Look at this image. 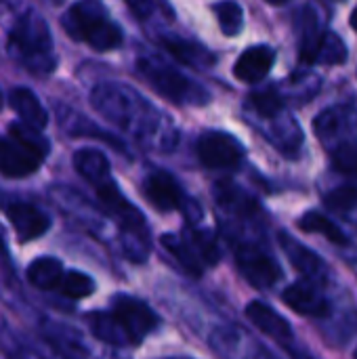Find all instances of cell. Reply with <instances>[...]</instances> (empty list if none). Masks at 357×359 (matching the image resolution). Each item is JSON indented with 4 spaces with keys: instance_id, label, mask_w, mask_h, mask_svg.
<instances>
[{
    "instance_id": "cell-30",
    "label": "cell",
    "mask_w": 357,
    "mask_h": 359,
    "mask_svg": "<svg viewBox=\"0 0 357 359\" xmlns=\"http://www.w3.org/2000/svg\"><path fill=\"white\" fill-rule=\"evenodd\" d=\"M126 2H128V6H130L137 15H141V17H147V15H149L151 0H126Z\"/></svg>"
},
{
    "instance_id": "cell-31",
    "label": "cell",
    "mask_w": 357,
    "mask_h": 359,
    "mask_svg": "<svg viewBox=\"0 0 357 359\" xmlns=\"http://www.w3.org/2000/svg\"><path fill=\"white\" fill-rule=\"evenodd\" d=\"M351 27L357 32V8L351 13Z\"/></svg>"
},
{
    "instance_id": "cell-2",
    "label": "cell",
    "mask_w": 357,
    "mask_h": 359,
    "mask_svg": "<svg viewBox=\"0 0 357 359\" xmlns=\"http://www.w3.org/2000/svg\"><path fill=\"white\" fill-rule=\"evenodd\" d=\"M50 143L38 128L15 122L6 137H0V175L6 179H25L46 160Z\"/></svg>"
},
{
    "instance_id": "cell-29",
    "label": "cell",
    "mask_w": 357,
    "mask_h": 359,
    "mask_svg": "<svg viewBox=\"0 0 357 359\" xmlns=\"http://www.w3.org/2000/svg\"><path fill=\"white\" fill-rule=\"evenodd\" d=\"M345 57H347L345 42L341 38H337L335 34L326 32V38L322 42V50H320V59L318 61H324V63H343Z\"/></svg>"
},
{
    "instance_id": "cell-7",
    "label": "cell",
    "mask_w": 357,
    "mask_h": 359,
    "mask_svg": "<svg viewBox=\"0 0 357 359\" xmlns=\"http://www.w3.org/2000/svg\"><path fill=\"white\" fill-rule=\"evenodd\" d=\"M112 313L126 328L135 345H139L145 337H149L158 328L156 313L143 301L128 294H116L112 299Z\"/></svg>"
},
{
    "instance_id": "cell-16",
    "label": "cell",
    "mask_w": 357,
    "mask_h": 359,
    "mask_svg": "<svg viewBox=\"0 0 357 359\" xmlns=\"http://www.w3.org/2000/svg\"><path fill=\"white\" fill-rule=\"evenodd\" d=\"M11 107L15 109V114L21 118L23 124L34 126L38 130H42L48 124V114L42 107L40 99L29 90V88H13L11 97H8Z\"/></svg>"
},
{
    "instance_id": "cell-8",
    "label": "cell",
    "mask_w": 357,
    "mask_h": 359,
    "mask_svg": "<svg viewBox=\"0 0 357 359\" xmlns=\"http://www.w3.org/2000/svg\"><path fill=\"white\" fill-rule=\"evenodd\" d=\"M97 198L101 202V206L120 223V227L124 229V233H141L145 231V219L143 215L122 196V191L118 189V185L114 183V179H105L99 185H95Z\"/></svg>"
},
{
    "instance_id": "cell-15",
    "label": "cell",
    "mask_w": 357,
    "mask_h": 359,
    "mask_svg": "<svg viewBox=\"0 0 357 359\" xmlns=\"http://www.w3.org/2000/svg\"><path fill=\"white\" fill-rule=\"evenodd\" d=\"M160 44L181 63L185 65H191V67H210L215 63V55L194 42V40H185V38H179V36H162L160 38Z\"/></svg>"
},
{
    "instance_id": "cell-10",
    "label": "cell",
    "mask_w": 357,
    "mask_h": 359,
    "mask_svg": "<svg viewBox=\"0 0 357 359\" xmlns=\"http://www.w3.org/2000/svg\"><path fill=\"white\" fill-rule=\"evenodd\" d=\"M143 196L160 212L177 210V208H181L185 204V198H183V191H181L179 183L164 170H154L151 175L145 177Z\"/></svg>"
},
{
    "instance_id": "cell-19",
    "label": "cell",
    "mask_w": 357,
    "mask_h": 359,
    "mask_svg": "<svg viewBox=\"0 0 357 359\" xmlns=\"http://www.w3.org/2000/svg\"><path fill=\"white\" fill-rule=\"evenodd\" d=\"M162 246L179 261V265L194 278H200L204 271V263L200 259V255L196 252V248L191 246V242L187 238H181L177 233H164L160 238Z\"/></svg>"
},
{
    "instance_id": "cell-1",
    "label": "cell",
    "mask_w": 357,
    "mask_h": 359,
    "mask_svg": "<svg viewBox=\"0 0 357 359\" xmlns=\"http://www.w3.org/2000/svg\"><path fill=\"white\" fill-rule=\"evenodd\" d=\"M8 55L36 74H48L55 69L53 38L46 21L36 11L19 15L6 34Z\"/></svg>"
},
{
    "instance_id": "cell-33",
    "label": "cell",
    "mask_w": 357,
    "mask_h": 359,
    "mask_svg": "<svg viewBox=\"0 0 357 359\" xmlns=\"http://www.w3.org/2000/svg\"><path fill=\"white\" fill-rule=\"evenodd\" d=\"M0 109H2V93H0Z\"/></svg>"
},
{
    "instance_id": "cell-32",
    "label": "cell",
    "mask_w": 357,
    "mask_h": 359,
    "mask_svg": "<svg viewBox=\"0 0 357 359\" xmlns=\"http://www.w3.org/2000/svg\"><path fill=\"white\" fill-rule=\"evenodd\" d=\"M267 2H269V4H284L286 0H267Z\"/></svg>"
},
{
    "instance_id": "cell-27",
    "label": "cell",
    "mask_w": 357,
    "mask_h": 359,
    "mask_svg": "<svg viewBox=\"0 0 357 359\" xmlns=\"http://www.w3.org/2000/svg\"><path fill=\"white\" fill-rule=\"evenodd\" d=\"M332 166L349 177H357V141H347L332 151Z\"/></svg>"
},
{
    "instance_id": "cell-20",
    "label": "cell",
    "mask_w": 357,
    "mask_h": 359,
    "mask_svg": "<svg viewBox=\"0 0 357 359\" xmlns=\"http://www.w3.org/2000/svg\"><path fill=\"white\" fill-rule=\"evenodd\" d=\"M74 168L82 179H86L93 187L101 181L109 179V162L107 158L97 149H80L74 154Z\"/></svg>"
},
{
    "instance_id": "cell-6",
    "label": "cell",
    "mask_w": 357,
    "mask_h": 359,
    "mask_svg": "<svg viewBox=\"0 0 357 359\" xmlns=\"http://www.w3.org/2000/svg\"><path fill=\"white\" fill-rule=\"evenodd\" d=\"M236 265L255 288H271L282 278V267L278 261L252 244H242L236 248Z\"/></svg>"
},
{
    "instance_id": "cell-28",
    "label": "cell",
    "mask_w": 357,
    "mask_h": 359,
    "mask_svg": "<svg viewBox=\"0 0 357 359\" xmlns=\"http://www.w3.org/2000/svg\"><path fill=\"white\" fill-rule=\"evenodd\" d=\"M326 206L337 210V212H349L357 206V189L351 185H343L332 189L326 196Z\"/></svg>"
},
{
    "instance_id": "cell-9",
    "label": "cell",
    "mask_w": 357,
    "mask_h": 359,
    "mask_svg": "<svg viewBox=\"0 0 357 359\" xmlns=\"http://www.w3.org/2000/svg\"><path fill=\"white\" fill-rule=\"evenodd\" d=\"M6 219L11 221L17 240L21 244L38 240L50 229V217L29 202H13L6 206Z\"/></svg>"
},
{
    "instance_id": "cell-25",
    "label": "cell",
    "mask_w": 357,
    "mask_h": 359,
    "mask_svg": "<svg viewBox=\"0 0 357 359\" xmlns=\"http://www.w3.org/2000/svg\"><path fill=\"white\" fill-rule=\"evenodd\" d=\"M250 105L252 109L263 116V118H274L282 107H284V99L280 97V93L276 88H265V90H259L255 95H250Z\"/></svg>"
},
{
    "instance_id": "cell-3",
    "label": "cell",
    "mask_w": 357,
    "mask_h": 359,
    "mask_svg": "<svg viewBox=\"0 0 357 359\" xmlns=\"http://www.w3.org/2000/svg\"><path fill=\"white\" fill-rule=\"evenodd\" d=\"M63 29L90 48L105 53L122 44V29L107 17L105 6L99 0L76 2L61 19Z\"/></svg>"
},
{
    "instance_id": "cell-14",
    "label": "cell",
    "mask_w": 357,
    "mask_h": 359,
    "mask_svg": "<svg viewBox=\"0 0 357 359\" xmlns=\"http://www.w3.org/2000/svg\"><path fill=\"white\" fill-rule=\"evenodd\" d=\"M246 318L267 337H271L274 341L286 343L292 339V328L290 324L269 305L261 303V301H252L246 307Z\"/></svg>"
},
{
    "instance_id": "cell-23",
    "label": "cell",
    "mask_w": 357,
    "mask_h": 359,
    "mask_svg": "<svg viewBox=\"0 0 357 359\" xmlns=\"http://www.w3.org/2000/svg\"><path fill=\"white\" fill-rule=\"evenodd\" d=\"M213 11L217 13V19H219V27L223 29L225 36L234 38L242 32L244 27V13H242V6L234 0H223L219 4L213 6Z\"/></svg>"
},
{
    "instance_id": "cell-21",
    "label": "cell",
    "mask_w": 357,
    "mask_h": 359,
    "mask_svg": "<svg viewBox=\"0 0 357 359\" xmlns=\"http://www.w3.org/2000/svg\"><path fill=\"white\" fill-rule=\"evenodd\" d=\"M299 227H301L305 233L324 236V238L330 240L332 244H339V246H347V244H349V238L341 231V227L335 225L326 215H322V212H318V210L305 212V215L299 219Z\"/></svg>"
},
{
    "instance_id": "cell-22",
    "label": "cell",
    "mask_w": 357,
    "mask_h": 359,
    "mask_svg": "<svg viewBox=\"0 0 357 359\" xmlns=\"http://www.w3.org/2000/svg\"><path fill=\"white\" fill-rule=\"evenodd\" d=\"M215 196L219 200V204H223L225 208H231L234 212H252L257 210V204L250 196H246L240 187L223 181V183H217L215 187Z\"/></svg>"
},
{
    "instance_id": "cell-26",
    "label": "cell",
    "mask_w": 357,
    "mask_h": 359,
    "mask_svg": "<svg viewBox=\"0 0 357 359\" xmlns=\"http://www.w3.org/2000/svg\"><path fill=\"white\" fill-rule=\"evenodd\" d=\"M189 242L196 248V252L200 255L204 265H217L219 263L221 252H219V246H217V240L213 238V233L202 231V229H194L189 236Z\"/></svg>"
},
{
    "instance_id": "cell-34",
    "label": "cell",
    "mask_w": 357,
    "mask_h": 359,
    "mask_svg": "<svg viewBox=\"0 0 357 359\" xmlns=\"http://www.w3.org/2000/svg\"><path fill=\"white\" fill-rule=\"evenodd\" d=\"M356 359H357V349H356Z\"/></svg>"
},
{
    "instance_id": "cell-24",
    "label": "cell",
    "mask_w": 357,
    "mask_h": 359,
    "mask_svg": "<svg viewBox=\"0 0 357 359\" xmlns=\"http://www.w3.org/2000/svg\"><path fill=\"white\" fill-rule=\"evenodd\" d=\"M97 284L95 280L88 276V273H82V271H65L61 284H59V292L67 299H88L93 292H95Z\"/></svg>"
},
{
    "instance_id": "cell-5",
    "label": "cell",
    "mask_w": 357,
    "mask_h": 359,
    "mask_svg": "<svg viewBox=\"0 0 357 359\" xmlns=\"http://www.w3.org/2000/svg\"><path fill=\"white\" fill-rule=\"evenodd\" d=\"M196 151L206 168H231L238 166L244 158L242 143L229 133H221V130L204 133L198 139Z\"/></svg>"
},
{
    "instance_id": "cell-11",
    "label": "cell",
    "mask_w": 357,
    "mask_h": 359,
    "mask_svg": "<svg viewBox=\"0 0 357 359\" xmlns=\"http://www.w3.org/2000/svg\"><path fill=\"white\" fill-rule=\"evenodd\" d=\"M282 301L297 311L299 316H307V318H326L330 316V303L324 299V294L311 286L309 282H297L290 284L284 294Z\"/></svg>"
},
{
    "instance_id": "cell-17",
    "label": "cell",
    "mask_w": 357,
    "mask_h": 359,
    "mask_svg": "<svg viewBox=\"0 0 357 359\" xmlns=\"http://www.w3.org/2000/svg\"><path fill=\"white\" fill-rule=\"evenodd\" d=\"M86 320H88L90 332L99 341H103L107 345H114V347H130V345H135L130 334L126 332V328L118 322V318L112 311H95Z\"/></svg>"
},
{
    "instance_id": "cell-4",
    "label": "cell",
    "mask_w": 357,
    "mask_h": 359,
    "mask_svg": "<svg viewBox=\"0 0 357 359\" xmlns=\"http://www.w3.org/2000/svg\"><path fill=\"white\" fill-rule=\"evenodd\" d=\"M137 72L141 74L143 80L149 82V86L156 93L175 103H206L208 99V93L204 88H200L185 74H181L175 67H168L160 59L141 57L137 61Z\"/></svg>"
},
{
    "instance_id": "cell-18",
    "label": "cell",
    "mask_w": 357,
    "mask_h": 359,
    "mask_svg": "<svg viewBox=\"0 0 357 359\" xmlns=\"http://www.w3.org/2000/svg\"><path fill=\"white\" fill-rule=\"evenodd\" d=\"M63 276V263L55 257H38L27 267V282L38 290H59Z\"/></svg>"
},
{
    "instance_id": "cell-12",
    "label": "cell",
    "mask_w": 357,
    "mask_h": 359,
    "mask_svg": "<svg viewBox=\"0 0 357 359\" xmlns=\"http://www.w3.org/2000/svg\"><path fill=\"white\" fill-rule=\"evenodd\" d=\"M274 61H276V50L271 46H265V44L250 46L236 61L234 76L246 84H259L261 80L269 76Z\"/></svg>"
},
{
    "instance_id": "cell-13",
    "label": "cell",
    "mask_w": 357,
    "mask_h": 359,
    "mask_svg": "<svg viewBox=\"0 0 357 359\" xmlns=\"http://www.w3.org/2000/svg\"><path fill=\"white\" fill-rule=\"evenodd\" d=\"M278 240H280V246L286 252L288 261L292 263V267L299 273H303L309 280H318V282L322 280V276L326 273V265L314 250H309L307 246H303L288 233H280Z\"/></svg>"
}]
</instances>
